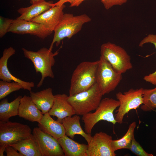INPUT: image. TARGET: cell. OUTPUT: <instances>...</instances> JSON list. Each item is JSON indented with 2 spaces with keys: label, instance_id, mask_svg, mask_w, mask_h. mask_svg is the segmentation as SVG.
Here are the masks:
<instances>
[{
  "label": "cell",
  "instance_id": "cell-1",
  "mask_svg": "<svg viewBox=\"0 0 156 156\" xmlns=\"http://www.w3.org/2000/svg\"><path fill=\"white\" fill-rule=\"evenodd\" d=\"M99 63V60L84 61L77 66L71 77L69 96L87 90L96 83Z\"/></svg>",
  "mask_w": 156,
  "mask_h": 156
},
{
  "label": "cell",
  "instance_id": "cell-2",
  "mask_svg": "<svg viewBox=\"0 0 156 156\" xmlns=\"http://www.w3.org/2000/svg\"><path fill=\"white\" fill-rule=\"evenodd\" d=\"M24 56L30 60L33 63L36 72L40 73L41 78L37 85L39 88L43 84L46 77L54 78V75L52 70L55 62V57L58 53V50L53 53L52 49L45 47L40 48L37 51H34L22 48Z\"/></svg>",
  "mask_w": 156,
  "mask_h": 156
},
{
  "label": "cell",
  "instance_id": "cell-3",
  "mask_svg": "<svg viewBox=\"0 0 156 156\" xmlns=\"http://www.w3.org/2000/svg\"><path fill=\"white\" fill-rule=\"evenodd\" d=\"M91 21V18L86 14L74 16L72 14L64 13L54 31L53 37L49 48L52 49L54 43L58 46L65 38H70L80 31L84 24Z\"/></svg>",
  "mask_w": 156,
  "mask_h": 156
},
{
  "label": "cell",
  "instance_id": "cell-4",
  "mask_svg": "<svg viewBox=\"0 0 156 156\" xmlns=\"http://www.w3.org/2000/svg\"><path fill=\"white\" fill-rule=\"evenodd\" d=\"M118 100L112 98L102 99L99 106L93 113L91 112L82 116L86 133L91 134L92 129L99 122L106 121L114 125L117 123L114 115L115 110L119 106Z\"/></svg>",
  "mask_w": 156,
  "mask_h": 156
},
{
  "label": "cell",
  "instance_id": "cell-5",
  "mask_svg": "<svg viewBox=\"0 0 156 156\" xmlns=\"http://www.w3.org/2000/svg\"><path fill=\"white\" fill-rule=\"evenodd\" d=\"M103 96L96 83L87 90L69 96L68 101L74 109L75 114L83 116L96 109Z\"/></svg>",
  "mask_w": 156,
  "mask_h": 156
},
{
  "label": "cell",
  "instance_id": "cell-6",
  "mask_svg": "<svg viewBox=\"0 0 156 156\" xmlns=\"http://www.w3.org/2000/svg\"><path fill=\"white\" fill-rule=\"evenodd\" d=\"M100 54L119 73L122 74L133 68L130 56L122 47L114 43L103 44Z\"/></svg>",
  "mask_w": 156,
  "mask_h": 156
},
{
  "label": "cell",
  "instance_id": "cell-7",
  "mask_svg": "<svg viewBox=\"0 0 156 156\" xmlns=\"http://www.w3.org/2000/svg\"><path fill=\"white\" fill-rule=\"evenodd\" d=\"M99 60L96 83L104 95L115 90L122 79V74L116 72L102 57Z\"/></svg>",
  "mask_w": 156,
  "mask_h": 156
},
{
  "label": "cell",
  "instance_id": "cell-8",
  "mask_svg": "<svg viewBox=\"0 0 156 156\" xmlns=\"http://www.w3.org/2000/svg\"><path fill=\"white\" fill-rule=\"evenodd\" d=\"M32 131L27 125L8 121H0V145L6 146L29 137Z\"/></svg>",
  "mask_w": 156,
  "mask_h": 156
},
{
  "label": "cell",
  "instance_id": "cell-9",
  "mask_svg": "<svg viewBox=\"0 0 156 156\" xmlns=\"http://www.w3.org/2000/svg\"><path fill=\"white\" fill-rule=\"evenodd\" d=\"M143 88H131L123 93L119 92L116 94L120 103L115 119L117 122L121 124L125 115L131 110L136 109L143 103Z\"/></svg>",
  "mask_w": 156,
  "mask_h": 156
},
{
  "label": "cell",
  "instance_id": "cell-10",
  "mask_svg": "<svg viewBox=\"0 0 156 156\" xmlns=\"http://www.w3.org/2000/svg\"><path fill=\"white\" fill-rule=\"evenodd\" d=\"M32 133L38 144L42 156H64L57 139L38 127L34 128Z\"/></svg>",
  "mask_w": 156,
  "mask_h": 156
},
{
  "label": "cell",
  "instance_id": "cell-11",
  "mask_svg": "<svg viewBox=\"0 0 156 156\" xmlns=\"http://www.w3.org/2000/svg\"><path fill=\"white\" fill-rule=\"evenodd\" d=\"M112 137L102 131L96 133L88 144L87 156H115L112 148Z\"/></svg>",
  "mask_w": 156,
  "mask_h": 156
},
{
  "label": "cell",
  "instance_id": "cell-12",
  "mask_svg": "<svg viewBox=\"0 0 156 156\" xmlns=\"http://www.w3.org/2000/svg\"><path fill=\"white\" fill-rule=\"evenodd\" d=\"M8 32L20 34H30L43 39L53 32L40 24L17 18L14 19Z\"/></svg>",
  "mask_w": 156,
  "mask_h": 156
},
{
  "label": "cell",
  "instance_id": "cell-13",
  "mask_svg": "<svg viewBox=\"0 0 156 156\" xmlns=\"http://www.w3.org/2000/svg\"><path fill=\"white\" fill-rule=\"evenodd\" d=\"M15 52L16 50L12 47L4 50L3 55L0 59V79L10 82L12 81L18 82L22 85L23 89L31 91L32 88L35 86L34 83L25 81L16 77L11 73L8 68V60Z\"/></svg>",
  "mask_w": 156,
  "mask_h": 156
},
{
  "label": "cell",
  "instance_id": "cell-14",
  "mask_svg": "<svg viewBox=\"0 0 156 156\" xmlns=\"http://www.w3.org/2000/svg\"><path fill=\"white\" fill-rule=\"evenodd\" d=\"M64 4L51 7L32 21L40 24L53 32L61 19L64 13Z\"/></svg>",
  "mask_w": 156,
  "mask_h": 156
},
{
  "label": "cell",
  "instance_id": "cell-15",
  "mask_svg": "<svg viewBox=\"0 0 156 156\" xmlns=\"http://www.w3.org/2000/svg\"><path fill=\"white\" fill-rule=\"evenodd\" d=\"M68 96L65 94L54 95L53 105L48 112L51 116L56 117L57 120L61 123L65 118L75 114L74 109L68 101Z\"/></svg>",
  "mask_w": 156,
  "mask_h": 156
},
{
  "label": "cell",
  "instance_id": "cell-16",
  "mask_svg": "<svg viewBox=\"0 0 156 156\" xmlns=\"http://www.w3.org/2000/svg\"><path fill=\"white\" fill-rule=\"evenodd\" d=\"M43 115L30 96L25 95L22 97L18 108L19 116L29 121L38 122Z\"/></svg>",
  "mask_w": 156,
  "mask_h": 156
},
{
  "label": "cell",
  "instance_id": "cell-17",
  "mask_svg": "<svg viewBox=\"0 0 156 156\" xmlns=\"http://www.w3.org/2000/svg\"><path fill=\"white\" fill-rule=\"evenodd\" d=\"M80 119L79 115L75 114L73 116L65 118L61 123L64 127L66 136L73 139L75 135H80L84 138L88 144L91 140L92 136L91 134L86 133L82 128Z\"/></svg>",
  "mask_w": 156,
  "mask_h": 156
},
{
  "label": "cell",
  "instance_id": "cell-18",
  "mask_svg": "<svg viewBox=\"0 0 156 156\" xmlns=\"http://www.w3.org/2000/svg\"><path fill=\"white\" fill-rule=\"evenodd\" d=\"M38 127L57 140L65 135V128L63 124L52 118L48 113L43 114L38 122Z\"/></svg>",
  "mask_w": 156,
  "mask_h": 156
},
{
  "label": "cell",
  "instance_id": "cell-19",
  "mask_svg": "<svg viewBox=\"0 0 156 156\" xmlns=\"http://www.w3.org/2000/svg\"><path fill=\"white\" fill-rule=\"evenodd\" d=\"M33 101L43 114L48 113L53 105L54 95L53 90L49 88L36 92L30 91Z\"/></svg>",
  "mask_w": 156,
  "mask_h": 156
},
{
  "label": "cell",
  "instance_id": "cell-20",
  "mask_svg": "<svg viewBox=\"0 0 156 156\" xmlns=\"http://www.w3.org/2000/svg\"><path fill=\"white\" fill-rule=\"evenodd\" d=\"M64 156H87L88 145L80 144L66 135L58 140Z\"/></svg>",
  "mask_w": 156,
  "mask_h": 156
},
{
  "label": "cell",
  "instance_id": "cell-21",
  "mask_svg": "<svg viewBox=\"0 0 156 156\" xmlns=\"http://www.w3.org/2000/svg\"><path fill=\"white\" fill-rule=\"evenodd\" d=\"M52 1L42 2L32 4L28 7L21 8L17 10L21 15L17 19L27 21H31L52 7Z\"/></svg>",
  "mask_w": 156,
  "mask_h": 156
},
{
  "label": "cell",
  "instance_id": "cell-22",
  "mask_svg": "<svg viewBox=\"0 0 156 156\" xmlns=\"http://www.w3.org/2000/svg\"><path fill=\"white\" fill-rule=\"evenodd\" d=\"M9 145L13 147L23 156H42L32 133L27 138Z\"/></svg>",
  "mask_w": 156,
  "mask_h": 156
},
{
  "label": "cell",
  "instance_id": "cell-23",
  "mask_svg": "<svg viewBox=\"0 0 156 156\" xmlns=\"http://www.w3.org/2000/svg\"><path fill=\"white\" fill-rule=\"evenodd\" d=\"M22 96L19 95L12 101L9 102L7 98L1 100L0 102V121L7 122L11 117L18 115V108Z\"/></svg>",
  "mask_w": 156,
  "mask_h": 156
},
{
  "label": "cell",
  "instance_id": "cell-24",
  "mask_svg": "<svg viewBox=\"0 0 156 156\" xmlns=\"http://www.w3.org/2000/svg\"><path fill=\"white\" fill-rule=\"evenodd\" d=\"M136 125L135 122H133L129 125L127 131L121 138L112 141L111 145L113 150L129 148L134 136V131Z\"/></svg>",
  "mask_w": 156,
  "mask_h": 156
},
{
  "label": "cell",
  "instance_id": "cell-25",
  "mask_svg": "<svg viewBox=\"0 0 156 156\" xmlns=\"http://www.w3.org/2000/svg\"><path fill=\"white\" fill-rule=\"evenodd\" d=\"M142 98L141 109L145 112L154 110L156 108V86L153 89H144Z\"/></svg>",
  "mask_w": 156,
  "mask_h": 156
},
{
  "label": "cell",
  "instance_id": "cell-26",
  "mask_svg": "<svg viewBox=\"0 0 156 156\" xmlns=\"http://www.w3.org/2000/svg\"><path fill=\"white\" fill-rule=\"evenodd\" d=\"M23 89L19 83L13 81L8 82L1 80L0 81V99L5 98L11 93Z\"/></svg>",
  "mask_w": 156,
  "mask_h": 156
},
{
  "label": "cell",
  "instance_id": "cell-27",
  "mask_svg": "<svg viewBox=\"0 0 156 156\" xmlns=\"http://www.w3.org/2000/svg\"><path fill=\"white\" fill-rule=\"evenodd\" d=\"M129 149L138 156H153L151 154L146 152L134 137Z\"/></svg>",
  "mask_w": 156,
  "mask_h": 156
},
{
  "label": "cell",
  "instance_id": "cell-28",
  "mask_svg": "<svg viewBox=\"0 0 156 156\" xmlns=\"http://www.w3.org/2000/svg\"><path fill=\"white\" fill-rule=\"evenodd\" d=\"M14 19L0 16V37L1 38L8 32Z\"/></svg>",
  "mask_w": 156,
  "mask_h": 156
},
{
  "label": "cell",
  "instance_id": "cell-29",
  "mask_svg": "<svg viewBox=\"0 0 156 156\" xmlns=\"http://www.w3.org/2000/svg\"><path fill=\"white\" fill-rule=\"evenodd\" d=\"M127 0H102L101 2L103 3L105 8L109 10L115 5H121L126 3Z\"/></svg>",
  "mask_w": 156,
  "mask_h": 156
},
{
  "label": "cell",
  "instance_id": "cell-30",
  "mask_svg": "<svg viewBox=\"0 0 156 156\" xmlns=\"http://www.w3.org/2000/svg\"><path fill=\"white\" fill-rule=\"evenodd\" d=\"M147 43L153 44L156 49V34H148L141 40L138 46L140 47H142L144 44Z\"/></svg>",
  "mask_w": 156,
  "mask_h": 156
},
{
  "label": "cell",
  "instance_id": "cell-31",
  "mask_svg": "<svg viewBox=\"0 0 156 156\" xmlns=\"http://www.w3.org/2000/svg\"><path fill=\"white\" fill-rule=\"evenodd\" d=\"M5 152L7 156H23L22 155L12 146H8L6 148Z\"/></svg>",
  "mask_w": 156,
  "mask_h": 156
},
{
  "label": "cell",
  "instance_id": "cell-32",
  "mask_svg": "<svg viewBox=\"0 0 156 156\" xmlns=\"http://www.w3.org/2000/svg\"><path fill=\"white\" fill-rule=\"evenodd\" d=\"M143 79L147 82L156 86V70L154 72L144 76Z\"/></svg>",
  "mask_w": 156,
  "mask_h": 156
},
{
  "label": "cell",
  "instance_id": "cell-33",
  "mask_svg": "<svg viewBox=\"0 0 156 156\" xmlns=\"http://www.w3.org/2000/svg\"><path fill=\"white\" fill-rule=\"evenodd\" d=\"M76 0H59L55 3H53L52 7L56 5H61L64 4L66 2L69 3L70 5L73 4Z\"/></svg>",
  "mask_w": 156,
  "mask_h": 156
},
{
  "label": "cell",
  "instance_id": "cell-34",
  "mask_svg": "<svg viewBox=\"0 0 156 156\" xmlns=\"http://www.w3.org/2000/svg\"><path fill=\"white\" fill-rule=\"evenodd\" d=\"M85 0H76L72 4L70 5V7L78 6L83 1ZM101 1L102 0H100Z\"/></svg>",
  "mask_w": 156,
  "mask_h": 156
},
{
  "label": "cell",
  "instance_id": "cell-35",
  "mask_svg": "<svg viewBox=\"0 0 156 156\" xmlns=\"http://www.w3.org/2000/svg\"><path fill=\"white\" fill-rule=\"evenodd\" d=\"M7 146L4 144L0 145V156H4L3 153Z\"/></svg>",
  "mask_w": 156,
  "mask_h": 156
},
{
  "label": "cell",
  "instance_id": "cell-36",
  "mask_svg": "<svg viewBox=\"0 0 156 156\" xmlns=\"http://www.w3.org/2000/svg\"><path fill=\"white\" fill-rule=\"evenodd\" d=\"M45 1V0H30V2L32 4L38 3Z\"/></svg>",
  "mask_w": 156,
  "mask_h": 156
},
{
  "label": "cell",
  "instance_id": "cell-37",
  "mask_svg": "<svg viewBox=\"0 0 156 156\" xmlns=\"http://www.w3.org/2000/svg\"></svg>",
  "mask_w": 156,
  "mask_h": 156
}]
</instances>
